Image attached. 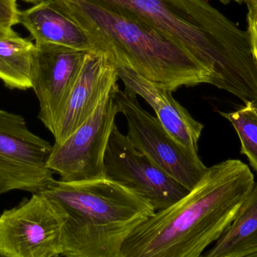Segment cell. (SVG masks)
<instances>
[{
  "label": "cell",
  "instance_id": "cell-1",
  "mask_svg": "<svg viewBox=\"0 0 257 257\" xmlns=\"http://www.w3.org/2000/svg\"><path fill=\"white\" fill-rule=\"evenodd\" d=\"M247 165L227 160L208 168L199 182L139 225L120 257H201L230 226L254 187Z\"/></svg>",
  "mask_w": 257,
  "mask_h": 257
},
{
  "label": "cell",
  "instance_id": "cell-2",
  "mask_svg": "<svg viewBox=\"0 0 257 257\" xmlns=\"http://www.w3.org/2000/svg\"><path fill=\"white\" fill-rule=\"evenodd\" d=\"M90 39L95 51L172 92L210 84L211 74L190 51L135 17L98 0H53Z\"/></svg>",
  "mask_w": 257,
  "mask_h": 257
},
{
  "label": "cell",
  "instance_id": "cell-3",
  "mask_svg": "<svg viewBox=\"0 0 257 257\" xmlns=\"http://www.w3.org/2000/svg\"><path fill=\"white\" fill-rule=\"evenodd\" d=\"M41 193L55 201L67 215L63 257H120L132 232L156 212L140 193L107 177L55 180Z\"/></svg>",
  "mask_w": 257,
  "mask_h": 257
},
{
  "label": "cell",
  "instance_id": "cell-4",
  "mask_svg": "<svg viewBox=\"0 0 257 257\" xmlns=\"http://www.w3.org/2000/svg\"><path fill=\"white\" fill-rule=\"evenodd\" d=\"M164 33L190 51L211 74L210 84L235 93L257 73L248 32L226 18L203 27L189 21L164 0H98Z\"/></svg>",
  "mask_w": 257,
  "mask_h": 257
},
{
  "label": "cell",
  "instance_id": "cell-5",
  "mask_svg": "<svg viewBox=\"0 0 257 257\" xmlns=\"http://www.w3.org/2000/svg\"><path fill=\"white\" fill-rule=\"evenodd\" d=\"M67 215L55 201L32 194L0 215V255L4 257H59Z\"/></svg>",
  "mask_w": 257,
  "mask_h": 257
},
{
  "label": "cell",
  "instance_id": "cell-6",
  "mask_svg": "<svg viewBox=\"0 0 257 257\" xmlns=\"http://www.w3.org/2000/svg\"><path fill=\"white\" fill-rule=\"evenodd\" d=\"M114 99L119 113L126 119V136L132 144L190 191L208 169L198 154L190 152L175 142L158 119L144 109L137 95L130 89H117Z\"/></svg>",
  "mask_w": 257,
  "mask_h": 257
},
{
  "label": "cell",
  "instance_id": "cell-7",
  "mask_svg": "<svg viewBox=\"0 0 257 257\" xmlns=\"http://www.w3.org/2000/svg\"><path fill=\"white\" fill-rule=\"evenodd\" d=\"M53 145L33 133L21 114L0 109V196L41 193L55 179L48 166Z\"/></svg>",
  "mask_w": 257,
  "mask_h": 257
},
{
  "label": "cell",
  "instance_id": "cell-8",
  "mask_svg": "<svg viewBox=\"0 0 257 257\" xmlns=\"http://www.w3.org/2000/svg\"><path fill=\"white\" fill-rule=\"evenodd\" d=\"M114 93L69 137L53 145L48 166L60 181H78L105 177V156L119 113Z\"/></svg>",
  "mask_w": 257,
  "mask_h": 257
},
{
  "label": "cell",
  "instance_id": "cell-9",
  "mask_svg": "<svg viewBox=\"0 0 257 257\" xmlns=\"http://www.w3.org/2000/svg\"><path fill=\"white\" fill-rule=\"evenodd\" d=\"M105 172L107 178L146 198L156 211L169 208L189 192L139 151L116 124L105 153Z\"/></svg>",
  "mask_w": 257,
  "mask_h": 257
},
{
  "label": "cell",
  "instance_id": "cell-10",
  "mask_svg": "<svg viewBox=\"0 0 257 257\" xmlns=\"http://www.w3.org/2000/svg\"><path fill=\"white\" fill-rule=\"evenodd\" d=\"M115 65L102 53H86L79 72L57 116L54 145L63 143L119 88Z\"/></svg>",
  "mask_w": 257,
  "mask_h": 257
},
{
  "label": "cell",
  "instance_id": "cell-11",
  "mask_svg": "<svg viewBox=\"0 0 257 257\" xmlns=\"http://www.w3.org/2000/svg\"><path fill=\"white\" fill-rule=\"evenodd\" d=\"M86 53L58 45H36L32 89L39 102V120L51 134Z\"/></svg>",
  "mask_w": 257,
  "mask_h": 257
},
{
  "label": "cell",
  "instance_id": "cell-12",
  "mask_svg": "<svg viewBox=\"0 0 257 257\" xmlns=\"http://www.w3.org/2000/svg\"><path fill=\"white\" fill-rule=\"evenodd\" d=\"M117 71L125 87L141 96L153 108L156 117L175 142L190 152L198 154V142L203 124L195 120L173 97L172 90L128 69Z\"/></svg>",
  "mask_w": 257,
  "mask_h": 257
},
{
  "label": "cell",
  "instance_id": "cell-13",
  "mask_svg": "<svg viewBox=\"0 0 257 257\" xmlns=\"http://www.w3.org/2000/svg\"><path fill=\"white\" fill-rule=\"evenodd\" d=\"M20 24L31 35L36 45H54L87 53H97L86 33L65 15L53 0L20 11Z\"/></svg>",
  "mask_w": 257,
  "mask_h": 257
},
{
  "label": "cell",
  "instance_id": "cell-14",
  "mask_svg": "<svg viewBox=\"0 0 257 257\" xmlns=\"http://www.w3.org/2000/svg\"><path fill=\"white\" fill-rule=\"evenodd\" d=\"M257 250V183L215 244L201 257H242Z\"/></svg>",
  "mask_w": 257,
  "mask_h": 257
},
{
  "label": "cell",
  "instance_id": "cell-15",
  "mask_svg": "<svg viewBox=\"0 0 257 257\" xmlns=\"http://www.w3.org/2000/svg\"><path fill=\"white\" fill-rule=\"evenodd\" d=\"M36 45L18 34L0 39V80L11 89L33 87Z\"/></svg>",
  "mask_w": 257,
  "mask_h": 257
},
{
  "label": "cell",
  "instance_id": "cell-16",
  "mask_svg": "<svg viewBox=\"0 0 257 257\" xmlns=\"http://www.w3.org/2000/svg\"><path fill=\"white\" fill-rule=\"evenodd\" d=\"M220 114L232 123L241 142V154L248 158L257 173V107L246 103L236 111Z\"/></svg>",
  "mask_w": 257,
  "mask_h": 257
},
{
  "label": "cell",
  "instance_id": "cell-17",
  "mask_svg": "<svg viewBox=\"0 0 257 257\" xmlns=\"http://www.w3.org/2000/svg\"><path fill=\"white\" fill-rule=\"evenodd\" d=\"M19 14L17 0H0V26L12 29L20 24Z\"/></svg>",
  "mask_w": 257,
  "mask_h": 257
},
{
  "label": "cell",
  "instance_id": "cell-18",
  "mask_svg": "<svg viewBox=\"0 0 257 257\" xmlns=\"http://www.w3.org/2000/svg\"><path fill=\"white\" fill-rule=\"evenodd\" d=\"M247 23H248L249 36L253 48V54L257 61V12L256 11H248L247 14Z\"/></svg>",
  "mask_w": 257,
  "mask_h": 257
},
{
  "label": "cell",
  "instance_id": "cell-19",
  "mask_svg": "<svg viewBox=\"0 0 257 257\" xmlns=\"http://www.w3.org/2000/svg\"><path fill=\"white\" fill-rule=\"evenodd\" d=\"M16 33L12 29L6 28V27L0 26V39L12 36V35L16 34Z\"/></svg>",
  "mask_w": 257,
  "mask_h": 257
},
{
  "label": "cell",
  "instance_id": "cell-20",
  "mask_svg": "<svg viewBox=\"0 0 257 257\" xmlns=\"http://www.w3.org/2000/svg\"><path fill=\"white\" fill-rule=\"evenodd\" d=\"M244 1L247 3L248 10H252V9H256L257 0H244Z\"/></svg>",
  "mask_w": 257,
  "mask_h": 257
},
{
  "label": "cell",
  "instance_id": "cell-21",
  "mask_svg": "<svg viewBox=\"0 0 257 257\" xmlns=\"http://www.w3.org/2000/svg\"><path fill=\"white\" fill-rule=\"evenodd\" d=\"M22 1L25 2V3H31V4L36 5L39 4V3H43L45 0H22Z\"/></svg>",
  "mask_w": 257,
  "mask_h": 257
},
{
  "label": "cell",
  "instance_id": "cell-22",
  "mask_svg": "<svg viewBox=\"0 0 257 257\" xmlns=\"http://www.w3.org/2000/svg\"><path fill=\"white\" fill-rule=\"evenodd\" d=\"M220 1H221L222 3H229V2L231 1L237 2V3H242L243 1H244V0H220Z\"/></svg>",
  "mask_w": 257,
  "mask_h": 257
},
{
  "label": "cell",
  "instance_id": "cell-23",
  "mask_svg": "<svg viewBox=\"0 0 257 257\" xmlns=\"http://www.w3.org/2000/svg\"><path fill=\"white\" fill-rule=\"evenodd\" d=\"M242 257H257V250L253 252V253H248V254L245 255V256Z\"/></svg>",
  "mask_w": 257,
  "mask_h": 257
},
{
  "label": "cell",
  "instance_id": "cell-24",
  "mask_svg": "<svg viewBox=\"0 0 257 257\" xmlns=\"http://www.w3.org/2000/svg\"><path fill=\"white\" fill-rule=\"evenodd\" d=\"M248 11H256V12H257V8H256V9H252V10H248Z\"/></svg>",
  "mask_w": 257,
  "mask_h": 257
},
{
  "label": "cell",
  "instance_id": "cell-25",
  "mask_svg": "<svg viewBox=\"0 0 257 257\" xmlns=\"http://www.w3.org/2000/svg\"><path fill=\"white\" fill-rule=\"evenodd\" d=\"M0 257H4V256H1V255H0ZM59 257H63V256H59Z\"/></svg>",
  "mask_w": 257,
  "mask_h": 257
}]
</instances>
